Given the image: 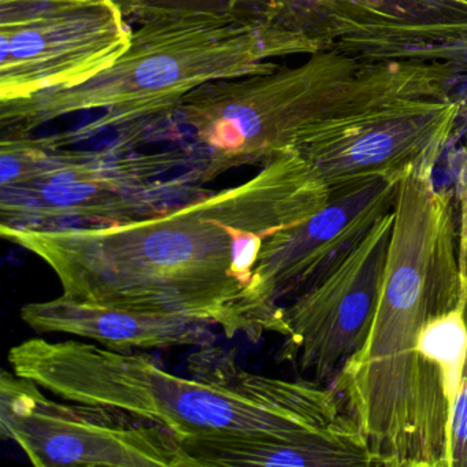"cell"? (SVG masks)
Wrapping results in <instances>:
<instances>
[{"label": "cell", "mask_w": 467, "mask_h": 467, "mask_svg": "<svg viewBox=\"0 0 467 467\" xmlns=\"http://www.w3.org/2000/svg\"><path fill=\"white\" fill-rule=\"evenodd\" d=\"M195 150L139 154L70 150L56 138L5 133L0 231L89 228L146 220L206 195Z\"/></svg>", "instance_id": "obj_5"}, {"label": "cell", "mask_w": 467, "mask_h": 467, "mask_svg": "<svg viewBox=\"0 0 467 467\" xmlns=\"http://www.w3.org/2000/svg\"><path fill=\"white\" fill-rule=\"evenodd\" d=\"M458 4L463 5L464 7H467V0H455Z\"/></svg>", "instance_id": "obj_18"}, {"label": "cell", "mask_w": 467, "mask_h": 467, "mask_svg": "<svg viewBox=\"0 0 467 467\" xmlns=\"http://www.w3.org/2000/svg\"><path fill=\"white\" fill-rule=\"evenodd\" d=\"M21 319L37 333H64L97 341L119 352L133 349L209 347L217 325L193 317L147 313L61 296L28 303Z\"/></svg>", "instance_id": "obj_12"}, {"label": "cell", "mask_w": 467, "mask_h": 467, "mask_svg": "<svg viewBox=\"0 0 467 467\" xmlns=\"http://www.w3.org/2000/svg\"><path fill=\"white\" fill-rule=\"evenodd\" d=\"M365 64L338 50L318 51L296 67L206 84L173 114L195 138L209 182L292 149L297 133L327 116Z\"/></svg>", "instance_id": "obj_6"}, {"label": "cell", "mask_w": 467, "mask_h": 467, "mask_svg": "<svg viewBox=\"0 0 467 467\" xmlns=\"http://www.w3.org/2000/svg\"><path fill=\"white\" fill-rule=\"evenodd\" d=\"M10 371L0 377V431L34 466L187 467L168 429L113 407L48 398Z\"/></svg>", "instance_id": "obj_9"}, {"label": "cell", "mask_w": 467, "mask_h": 467, "mask_svg": "<svg viewBox=\"0 0 467 467\" xmlns=\"http://www.w3.org/2000/svg\"><path fill=\"white\" fill-rule=\"evenodd\" d=\"M393 223L395 210L281 310L284 343L277 359L303 379L327 385L365 346L381 297Z\"/></svg>", "instance_id": "obj_11"}, {"label": "cell", "mask_w": 467, "mask_h": 467, "mask_svg": "<svg viewBox=\"0 0 467 467\" xmlns=\"http://www.w3.org/2000/svg\"><path fill=\"white\" fill-rule=\"evenodd\" d=\"M451 98L459 103L458 124H456L455 135H453V139H455L467 132V67L459 80L456 81L455 87L451 92Z\"/></svg>", "instance_id": "obj_16"}, {"label": "cell", "mask_w": 467, "mask_h": 467, "mask_svg": "<svg viewBox=\"0 0 467 467\" xmlns=\"http://www.w3.org/2000/svg\"><path fill=\"white\" fill-rule=\"evenodd\" d=\"M450 467H467V355L451 415Z\"/></svg>", "instance_id": "obj_15"}, {"label": "cell", "mask_w": 467, "mask_h": 467, "mask_svg": "<svg viewBox=\"0 0 467 467\" xmlns=\"http://www.w3.org/2000/svg\"><path fill=\"white\" fill-rule=\"evenodd\" d=\"M434 168L401 177L370 333L332 384L377 466L450 467L467 355V240L459 195L436 187Z\"/></svg>", "instance_id": "obj_1"}, {"label": "cell", "mask_w": 467, "mask_h": 467, "mask_svg": "<svg viewBox=\"0 0 467 467\" xmlns=\"http://www.w3.org/2000/svg\"><path fill=\"white\" fill-rule=\"evenodd\" d=\"M130 40L116 0H0V105L87 83Z\"/></svg>", "instance_id": "obj_8"}, {"label": "cell", "mask_w": 467, "mask_h": 467, "mask_svg": "<svg viewBox=\"0 0 467 467\" xmlns=\"http://www.w3.org/2000/svg\"><path fill=\"white\" fill-rule=\"evenodd\" d=\"M330 190L295 149L247 182L146 220L89 228L5 229L72 299L193 317L223 329L265 242L321 210Z\"/></svg>", "instance_id": "obj_2"}, {"label": "cell", "mask_w": 467, "mask_h": 467, "mask_svg": "<svg viewBox=\"0 0 467 467\" xmlns=\"http://www.w3.org/2000/svg\"><path fill=\"white\" fill-rule=\"evenodd\" d=\"M182 447L187 456V467L377 466L365 433L349 414L300 439L277 441L191 440L182 441Z\"/></svg>", "instance_id": "obj_13"}, {"label": "cell", "mask_w": 467, "mask_h": 467, "mask_svg": "<svg viewBox=\"0 0 467 467\" xmlns=\"http://www.w3.org/2000/svg\"><path fill=\"white\" fill-rule=\"evenodd\" d=\"M13 373L64 400L113 407L162 426L180 441H277L343 420L332 387L243 370L226 352L202 347L177 376L147 355L81 341L29 338L7 357Z\"/></svg>", "instance_id": "obj_3"}, {"label": "cell", "mask_w": 467, "mask_h": 467, "mask_svg": "<svg viewBox=\"0 0 467 467\" xmlns=\"http://www.w3.org/2000/svg\"><path fill=\"white\" fill-rule=\"evenodd\" d=\"M463 212H464V210H462V217H463V231H464V234H466V240H467V214H466V213H464V214H463Z\"/></svg>", "instance_id": "obj_17"}, {"label": "cell", "mask_w": 467, "mask_h": 467, "mask_svg": "<svg viewBox=\"0 0 467 467\" xmlns=\"http://www.w3.org/2000/svg\"><path fill=\"white\" fill-rule=\"evenodd\" d=\"M135 17L130 48L116 64L80 86L0 105L4 130L28 135L61 117L102 111L91 124L56 136L67 146L102 130L173 114L206 84L275 69L273 58L327 50L319 40L250 13L152 9Z\"/></svg>", "instance_id": "obj_4"}, {"label": "cell", "mask_w": 467, "mask_h": 467, "mask_svg": "<svg viewBox=\"0 0 467 467\" xmlns=\"http://www.w3.org/2000/svg\"><path fill=\"white\" fill-rule=\"evenodd\" d=\"M266 17L366 64L467 65V7L455 0H267Z\"/></svg>", "instance_id": "obj_10"}, {"label": "cell", "mask_w": 467, "mask_h": 467, "mask_svg": "<svg viewBox=\"0 0 467 467\" xmlns=\"http://www.w3.org/2000/svg\"><path fill=\"white\" fill-rule=\"evenodd\" d=\"M125 16L152 9L220 10L266 17L267 0H116Z\"/></svg>", "instance_id": "obj_14"}, {"label": "cell", "mask_w": 467, "mask_h": 467, "mask_svg": "<svg viewBox=\"0 0 467 467\" xmlns=\"http://www.w3.org/2000/svg\"><path fill=\"white\" fill-rule=\"evenodd\" d=\"M403 174L370 177L330 191L321 210L272 234L250 284L229 308L223 335H244L253 341L266 332L283 335V303L324 277L395 210Z\"/></svg>", "instance_id": "obj_7"}]
</instances>
